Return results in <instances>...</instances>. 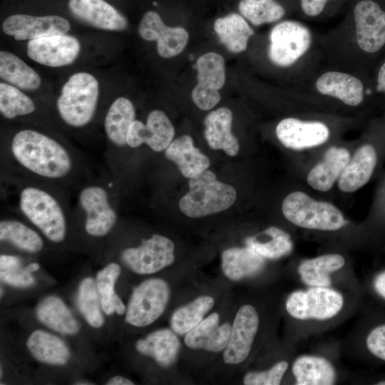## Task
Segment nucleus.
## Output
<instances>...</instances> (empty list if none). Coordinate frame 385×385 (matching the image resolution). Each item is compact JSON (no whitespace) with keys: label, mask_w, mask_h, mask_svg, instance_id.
Masks as SVG:
<instances>
[{"label":"nucleus","mask_w":385,"mask_h":385,"mask_svg":"<svg viewBox=\"0 0 385 385\" xmlns=\"http://www.w3.org/2000/svg\"><path fill=\"white\" fill-rule=\"evenodd\" d=\"M120 273V266L111 262L97 274L96 286L101 296V309L108 314H123L125 307L114 291L115 282Z\"/></svg>","instance_id":"37"},{"label":"nucleus","mask_w":385,"mask_h":385,"mask_svg":"<svg viewBox=\"0 0 385 385\" xmlns=\"http://www.w3.org/2000/svg\"><path fill=\"white\" fill-rule=\"evenodd\" d=\"M265 257L251 247H231L222 253V269L232 280H239L259 272L265 265Z\"/></svg>","instance_id":"27"},{"label":"nucleus","mask_w":385,"mask_h":385,"mask_svg":"<svg viewBox=\"0 0 385 385\" xmlns=\"http://www.w3.org/2000/svg\"><path fill=\"white\" fill-rule=\"evenodd\" d=\"M138 33L145 41L157 42V51L163 58H172L180 54L189 40L188 31L180 26H168L158 13L149 11L142 17Z\"/></svg>","instance_id":"14"},{"label":"nucleus","mask_w":385,"mask_h":385,"mask_svg":"<svg viewBox=\"0 0 385 385\" xmlns=\"http://www.w3.org/2000/svg\"><path fill=\"white\" fill-rule=\"evenodd\" d=\"M98 294L96 283L92 278L82 280L78 287L77 305L87 322L95 328L101 327L104 323Z\"/></svg>","instance_id":"40"},{"label":"nucleus","mask_w":385,"mask_h":385,"mask_svg":"<svg viewBox=\"0 0 385 385\" xmlns=\"http://www.w3.org/2000/svg\"><path fill=\"white\" fill-rule=\"evenodd\" d=\"M377 385H385V380L381 381L376 384Z\"/></svg>","instance_id":"50"},{"label":"nucleus","mask_w":385,"mask_h":385,"mask_svg":"<svg viewBox=\"0 0 385 385\" xmlns=\"http://www.w3.org/2000/svg\"><path fill=\"white\" fill-rule=\"evenodd\" d=\"M68 6L76 19L93 27L122 31L128 26L126 19L104 0H69Z\"/></svg>","instance_id":"20"},{"label":"nucleus","mask_w":385,"mask_h":385,"mask_svg":"<svg viewBox=\"0 0 385 385\" xmlns=\"http://www.w3.org/2000/svg\"><path fill=\"white\" fill-rule=\"evenodd\" d=\"M366 344L373 355L385 361V324L373 329L366 337Z\"/></svg>","instance_id":"44"},{"label":"nucleus","mask_w":385,"mask_h":385,"mask_svg":"<svg viewBox=\"0 0 385 385\" xmlns=\"http://www.w3.org/2000/svg\"><path fill=\"white\" fill-rule=\"evenodd\" d=\"M133 103L127 98H116L109 107L104 120V129L108 140L113 145H127V134L130 125L135 120Z\"/></svg>","instance_id":"29"},{"label":"nucleus","mask_w":385,"mask_h":385,"mask_svg":"<svg viewBox=\"0 0 385 385\" xmlns=\"http://www.w3.org/2000/svg\"><path fill=\"white\" fill-rule=\"evenodd\" d=\"M374 287L376 292L385 299V270L379 273L374 280Z\"/></svg>","instance_id":"47"},{"label":"nucleus","mask_w":385,"mask_h":385,"mask_svg":"<svg viewBox=\"0 0 385 385\" xmlns=\"http://www.w3.org/2000/svg\"><path fill=\"white\" fill-rule=\"evenodd\" d=\"M135 349L139 353L153 358L162 366L168 367L176 360L180 343L173 330L162 329L137 341Z\"/></svg>","instance_id":"26"},{"label":"nucleus","mask_w":385,"mask_h":385,"mask_svg":"<svg viewBox=\"0 0 385 385\" xmlns=\"http://www.w3.org/2000/svg\"><path fill=\"white\" fill-rule=\"evenodd\" d=\"M80 49L78 39L66 34L31 39L26 46L31 59L50 67L71 64L77 58Z\"/></svg>","instance_id":"13"},{"label":"nucleus","mask_w":385,"mask_h":385,"mask_svg":"<svg viewBox=\"0 0 385 385\" xmlns=\"http://www.w3.org/2000/svg\"><path fill=\"white\" fill-rule=\"evenodd\" d=\"M10 152L22 168L43 179H63L73 168L70 152L53 138L37 130L24 129L16 133L11 140Z\"/></svg>","instance_id":"1"},{"label":"nucleus","mask_w":385,"mask_h":385,"mask_svg":"<svg viewBox=\"0 0 385 385\" xmlns=\"http://www.w3.org/2000/svg\"><path fill=\"white\" fill-rule=\"evenodd\" d=\"M317 90L322 94L335 98L350 106H358L365 99L366 89L359 78L340 71H327L316 81Z\"/></svg>","instance_id":"21"},{"label":"nucleus","mask_w":385,"mask_h":385,"mask_svg":"<svg viewBox=\"0 0 385 385\" xmlns=\"http://www.w3.org/2000/svg\"><path fill=\"white\" fill-rule=\"evenodd\" d=\"M170 298L168 284L161 279H148L133 291L125 319L130 324L143 327L154 322L163 313Z\"/></svg>","instance_id":"8"},{"label":"nucleus","mask_w":385,"mask_h":385,"mask_svg":"<svg viewBox=\"0 0 385 385\" xmlns=\"http://www.w3.org/2000/svg\"><path fill=\"white\" fill-rule=\"evenodd\" d=\"M165 157L177 165L181 174L190 178L210 166L209 158L194 145L192 138L183 135L173 140L165 150Z\"/></svg>","instance_id":"25"},{"label":"nucleus","mask_w":385,"mask_h":385,"mask_svg":"<svg viewBox=\"0 0 385 385\" xmlns=\"http://www.w3.org/2000/svg\"><path fill=\"white\" fill-rule=\"evenodd\" d=\"M220 316L212 313L185 334V344L192 349L211 352L224 350L228 343L231 327L229 323L219 324Z\"/></svg>","instance_id":"22"},{"label":"nucleus","mask_w":385,"mask_h":385,"mask_svg":"<svg viewBox=\"0 0 385 385\" xmlns=\"http://www.w3.org/2000/svg\"><path fill=\"white\" fill-rule=\"evenodd\" d=\"M27 270L30 272H35L39 269V265L37 263H31L26 267Z\"/></svg>","instance_id":"49"},{"label":"nucleus","mask_w":385,"mask_h":385,"mask_svg":"<svg viewBox=\"0 0 385 385\" xmlns=\"http://www.w3.org/2000/svg\"><path fill=\"white\" fill-rule=\"evenodd\" d=\"M356 41L360 50L370 56L385 48V9L374 0H361L354 9Z\"/></svg>","instance_id":"10"},{"label":"nucleus","mask_w":385,"mask_h":385,"mask_svg":"<svg viewBox=\"0 0 385 385\" xmlns=\"http://www.w3.org/2000/svg\"><path fill=\"white\" fill-rule=\"evenodd\" d=\"M238 9L255 26L277 21L285 14L284 7L275 0H240Z\"/></svg>","instance_id":"39"},{"label":"nucleus","mask_w":385,"mask_h":385,"mask_svg":"<svg viewBox=\"0 0 385 385\" xmlns=\"http://www.w3.org/2000/svg\"><path fill=\"white\" fill-rule=\"evenodd\" d=\"M97 79L86 72L72 75L62 87L57 100L61 119L68 125L80 128L93 118L98 99Z\"/></svg>","instance_id":"3"},{"label":"nucleus","mask_w":385,"mask_h":385,"mask_svg":"<svg viewBox=\"0 0 385 385\" xmlns=\"http://www.w3.org/2000/svg\"><path fill=\"white\" fill-rule=\"evenodd\" d=\"M286 361L275 364L264 371H250L245 374L243 384L245 385H278L288 369Z\"/></svg>","instance_id":"43"},{"label":"nucleus","mask_w":385,"mask_h":385,"mask_svg":"<svg viewBox=\"0 0 385 385\" xmlns=\"http://www.w3.org/2000/svg\"><path fill=\"white\" fill-rule=\"evenodd\" d=\"M350 158V153L347 149L331 148L327 151L324 158L309 172L307 183L317 191L329 190L339 179Z\"/></svg>","instance_id":"24"},{"label":"nucleus","mask_w":385,"mask_h":385,"mask_svg":"<svg viewBox=\"0 0 385 385\" xmlns=\"http://www.w3.org/2000/svg\"><path fill=\"white\" fill-rule=\"evenodd\" d=\"M195 67L197 82L192 100L200 110H211L221 99L219 91L226 79L225 59L217 53L207 52L197 58Z\"/></svg>","instance_id":"9"},{"label":"nucleus","mask_w":385,"mask_h":385,"mask_svg":"<svg viewBox=\"0 0 385 385\" xmlns=\"http://www.w3.org/2000/svg\"><path fill=\"white\" fill-rule=\"evenodd\" d=\"M26 346L31 355L42 363L63 365L70 357L67 345L56 336L44 331H34L28 338Z\"/></svg>","instance_id":"32"},{"label":"nucleus","mask_w":385,"mask_h":385,"mask_svg":"<svg viewBox=\"0 0 385 385\" xmlns=\"http://www.w3.org/2000/svg\"><path fill=\"white\" fill-rule=\"evenodd\" d=\"M2 29L16 41L31 40L46 36L65 34L70 29V24L66 19L56 15L34 16L14 14L4 20Z\"/></svg>","instance_id":"17"},{"label":"nucleus","mask_w":385,"mask_h":385,"mask_svg":"<svg viewBox=\"0 0 385 385\" xmlns=\"http://www.w3.org/2000/svg\"><path fill=\"white\" fill-rule=\"evenodd\" d=\"M380 158L379 145L372 140L360 145L350 158L339 179L338 187L344 192H353L371 178Z\"/></svg>","instance_id":"19"},{"label":"nucleus","mask_w":385,"mask_h":385,"mask_svg":"<svg viewBox=\"0 0 385 385\" xmlns=\"http://www.w3.org/2000/svg\"><path fill=\"white\" fill-rule=\"evenodd\" d=\"M214 30L220 41L231 52L237 53L247 49L254 31L245 19L236 13L218 18L214 23Z\"/></svg>","instance_id":"30"},{"label":"nucleus","mask_w":385,"mask_h":385,"mask_svg":"<svg viewBox=\"0 0 385 385\" xmlns=\"http://www.w3.org/2000/svg\"><path fill=\"white\" fill-rule=\"evenodd\" d=\"M330 0H300L303 12L309 16H317L322 13L327 1Z\"/></svg>","instance_id":"45"},{"label":"nucleus","mask_w":385,"mask_h":385,"mask_svg":"<svg viewBox=\"0 0 385 385\" xmlns=\"http://www.w3.org/2000/svg\"><path fill=\"white\" fill-rule=\"evenodd\" d=\"M27 268L21 266L19 257L1 255L0 257V278L1 281L16 287L32 286L34 278Z\"/></svg>","instance_id":"42"},{"label":"nucleus","mask_w":385,"mask_h":385,"mask_svg":"<svg viewBox=\"0 0 385 385\" xmlns=\"http://www.w3.org/2000/svg\"><path fill=\"white\" fill-rule=\"evenodd\" d=\"M175 128L168 115L160 110L149 113L146 123L135 120L128 131L127 145L138 148L146 144L155 152L165 150L173 140Z\"/></svg>","instance_id":"15"},{"label":"nucleus","mask_w":385,"mask_h":385,"mask_svg":"<svg viewBox=\"0 0 385 385\" xmlns=\"http://www.w3.org/2000/svg\"><path fill=\"white\" fill-rule=\"evenodd\" d=\"M215 303L210 296H200L188 304L177 309L170 319L172 330L178 335H185L204 318Z\"/></svg>","instance_id":"36"},{"label":"nucleus","mask_w":385,"mask_h":385,"mask_svg":"<svg viewBox=\"0 0 385 385\" xmlns=\"http://www.w3.org/2000/svg\"><path fill=\"white\" fill-rule=\"evenodd\" d=\"M107 385H133V382H132L130 380L120 376H115L113 378H111L107 383Z\"/></svg>","instance_id":"48"},{"label":"nucleus","mask_w":385,"mask_h":385,"mask_svg":"<svg viewBox=\"0 0 385 385\" xmlns=\"http://www.w3.org/2000/svg\"><path fill=\"white\" fill-rule=\"evenodd\" d=\"M275 133L284 146L293 150L320 145L327 142L330 135L328 126L323 122L295 118L282 119L277 124Z\"/></svg>","instance_id":"18"},{"label":"nucleus","mask_w":385,"mask_h":385,"mask_svg":"<svg viewBox=\"0 0 385 385\" xmlns=\"http://www.w3.org/2000/svg\"><path fill=\"white\" fill-rule=\"evenodd\" d=\"M345 264L343 256L327 254L302 262L298 268L302 281L310 287H329L330 273L342 269Z\"/></svg>","instance_id":"33"},{"label":"nucleus","mask_w":385,"mask_h":385,"mask_svg":"<svg viewBox=\"0 0 385 385\" xmlns=\"http://www.w3.org/2000/svg\"><path fill=\"white\" fill-rule=\"evenodd\" d=\"M36 106L31 98L10 84L0 83V112L7 119L32 113Z\"/></svg>","instance_id":"41"},{"label":"nucleus","mask_w":385,"mask_h":385,"mask_svg":"<svg viewBox=\"0 0 385 385\" xmlns=\"http://www.w3.org/2000/svg\"><path fill=\"white\" fill-rule=\"evenodd\" d=\"M78 202L86 215L85 229L89 235L103 237L111 230L117 215L104 188L98 185L83 188L79 193Z\"/></svg>","instance_id":"12"},{"label":"nucleus","mask_w":385,"mask_h":385,"mask_svg":"<svg viewBox=\"0 0 385 385\" xmlns=\"http://www.w3.org/2000/svg\"><path fill=\"white\" fill-rule=\"evenodd\" d=\"M189 191L179 202L180 211L192 218H200L224 211L237 199L233 186L219 181L211 170H205L189 178Z\"/></svg>","instance_id":"2"},{"label":"nucleus","mask_w":385,"mask_h":385,"mask_svg":"<svg viewBox=\"0 0 385 385\" xmlns=\"http://www.w3.org/2000/svg\"><path fill=\"white\" fill-rule=\"evenodd\" d=\"M36 316L43 324L62 334H75L79 330L73 314L58 297L44 298L36 308Z\"/></svg>","instance_id":"31"},{"label":"nucleus","mask_w":385,"mask_h":385,"mask_svg":"<svg viewBox=\"0 0 385 385\" xmlns=\"http://www.w3.org/2000/svg\"><path fill=\"white\" fill-rule=\"evenodd\" d=\"M232 113L226 107L211 111L205 118V138L214 150H222L229 156L240 150L238 139L232 133Z\"/></svg>","instance_id":"23"},{"label":"nucleus","mask_w":385,"mask_h":385,"mask_svg":"<svg viewBox=\"0 0 385 385\" xmlns=\"http://www.w3.org/2000/svg\"><path fill=\"white\" fill-rule=\"evenodd\" d=\"M374 83L376 92L385 98V60L377 68Z\"/></svg>","instance_id":"46"},{"label":"nucleus","mask_w":385,"mask_h":385,"mask_svg":"<svg viewBox=\"0 0 385 385\" xmlns=\"http://www.w3.org/2000/svg\"><path fill=\"white\" fill-rule=\"evenodd\" d=\"M268 56L279 67L295 63L309 50L312 34L304 24L295 21H284L275 25L270 34Z\"/></svg>","instance_id":"7"},{"label":"nucleus","mask_w":385,"mask_h":385,"mask_svg":"<svg viewBox=\"0 0 385 385\" xmlns=\"http://www.w3.org/2000/svg\"><path fill=\"white\" fill-rule=\"evenodd\" d=\"M343 304L344 298L339 292L328 287H312L291 293L285 305L294 319L326 320L336 316Z\"/></svg>","instance_id":"6"},{"label":"nucleus","mask_w":385,"mask_h":385,"mask_svg":"<svg viewBox=\"0 0 385 385\" xmlns=\"http://www.w3.org/2000/svg\"><path fill=\"white\" fill-rule=\"evenodd\" d=\"M20 210L51 242L63 240L66 221L63 210L49 192L36 186L24 188L19 197Z\"/></svg>","instance_id":"5"},{"label":"nucleus","mask_w":385,"mask_h":385,"mask_svg":"<svg viewBox=\"0 0 385 385\" xmlns=\"http://www.w3.org/2000/svg\"><path fill=\"white\" fill-rule=\"evenodd\" d=\"M0 240L29 252H37L43 246L41 237L36 231L16 220H1Z\"/></svg>","instance_id":"38"},{"label":"nucleus","mask_w":385,"mask_h":385,"mask_svg":"<svg viewBox=\"0 0 385 385\" xmlns=\"http://www.w3.org/2000/svg\"><path fill=\"white\" fill-rule=\"evenodd\" d=\"M174 250L175 245L170 239L155 234L142 240L139 246L125 249L122 253V260L136 273L152 274L174 262Z\"/></svg>","instance_id":"11"},{"label":"nucleus","mask_w":385,"mask_h":385,"mask_svg":"<svg viewBox=\"0 0 385 385\" xmlns=\"http://www.w3.org/2000/svg\"><path fill=\"white\" fill-rule=\"evenodd\" d=\"M0 77L4 81L24 90L37 89L41 83L39 75L16 55L0 52Z\"/></svg>","instance_id":"34"},{"label":"nucleus","mask_w":385,"mask_h":385,"mask_svg":"<svg viewBox=\"0 0 385 385\" xmlns=\"http://www.w3.org/2000/svg\"><path fill=\"white\" fill-rule=\"evenodd\" d=\"M292 373L297 385H332L337 378L332 363L317 356L304 355L295 359Z\"/></svg>","instance_id":"28"},{"label":"nucleus","mask_w":385,"mask_h":385,"mask_svg":"<svg viewBox=\"0 0 385 385\" xmlns=\"http://www.w3.org/2000/svg\"><path fill=\"white\" fill-rule=\"evenodd\" d=\"M260 324L255 308L250 304L242 306L237 311L231 327L228 343L224 349V361L238 364L248 356Z\"/></svg>","instance_id":"16"},{"label":"nucleus","mask_w":385,"mask_h":385,"mask_svg":"<svg viewBox=\"0 0 385 385\" xmlns=\"http://www.w3.org/2000/svg\"><path fill=\"white\" fill-rule=\"evenodd\" d=\"M284 217L299 227L335 231L346 225L342 212L333 204L318 201L302 191L288 194L282 204Z\"/></svg>","instance_id":"4"},{"label":"nucleus","mask_w":385,"mask_h":385,"mask_svg":"<svg viewBox=\"0 0 385 385\" xmlns=\"http://www.w3.org/2000/svg\"><path fill=\"white\" fill-rule=\"evenodd\" d=\"M247 246L267 259H279L288 255L293 243L290 235L277 227H270L261 233L247 237Z\"/></svg>","instance_id":"35"}]
</instances>
